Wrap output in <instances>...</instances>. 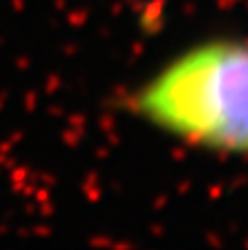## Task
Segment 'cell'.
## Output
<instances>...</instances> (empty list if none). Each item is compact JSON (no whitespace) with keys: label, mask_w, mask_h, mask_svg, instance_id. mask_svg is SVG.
<instances>
[{"label":"cell","mask_w":248,"mask_h":250,"mask_svg":"<svg viewBox=\"0 0 248 250\" xmlns=\"http://www.w3.org/2000/svg\"><path fill=\"white\" fill-rule=\"evenodd\" d=\"M130 110L183 145L248 158V42L215 38L180 51L136 88Z\"/></svg>","instance_id":"1"}]
</instances>
